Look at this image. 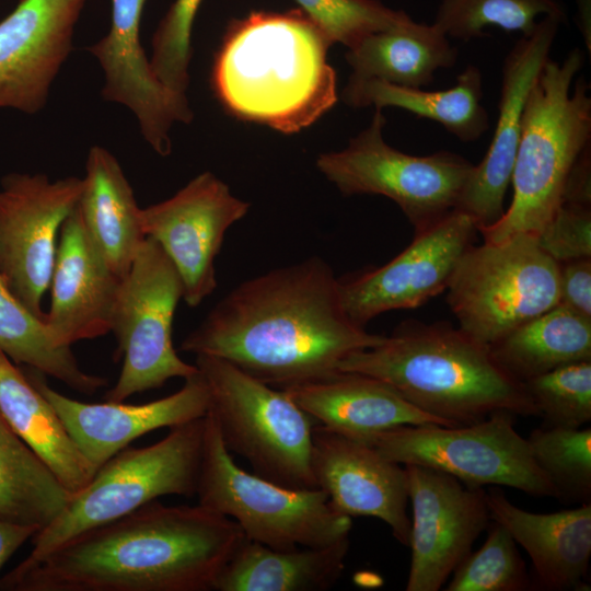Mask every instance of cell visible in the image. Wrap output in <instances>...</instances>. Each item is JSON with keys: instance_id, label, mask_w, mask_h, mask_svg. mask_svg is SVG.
Segmentation results:
<instances>
[{"instance_id": "1", "label": "cell", "mask_w": 591, "mask_h": 591, "mask_svg": "<svg viewBox=\"0 0 591 591\" xmlns=\"http://www.w3.org/2000/svg\"><path fill=\"white\" fill-rule=\"evenodd\" d=\"M384 337L348 317L338 278L324 259L311 256L234 287L181 350L219 357L282 389L337 371L344 358Z\"/></svg>"}, {"instance_id": "2", "label": "cell", "mask_w": 591, "mask_h": 591, "mask_svg": "<svg viewBox=\"0 0 591 591\" xmlns=\"http://www.w3.org/2000/svg\"><path fill=\"white\" fill-rule=\"evenodd\" d=\"M245 538L201 505L153 500L0 578L1 591H210Z\"/></svg>"}, {"instance_id": "3", "label": "cell", "mask_w": 591, "mask_h": 591, "mask_svg": "<svg viewBox=\"0 0 591 591\" xmlns=\"http://www.w3.org/2000/svg\"><path fill=\"white\" fill-rule=\"evenodd\" d=\"M332 45L300 9L252 11L227 28L212 66L213 92L239 119L299 132L338 100L327 62Z\"/></svg>"}, {"instance_id": "4", "label": "cell", "mask_w": 591, "mask_h": 591, "mask_svg": "<svg viewBox=\"0 0 591 591\" xmlns=\"http://www.w3.org/2000/svg\"><path fill=\"white\" fill-rule=\"evenodd\" d=\"M338 370L387 383L449 426L474 424L496 412L537 416L524 384L496 361L489 346L448 322L404 320L381 344L344 358Z\"/></svg>"}, {"instance_id": "5", "label": "cell", "mask_w": 591, "mask_h": 591, "mask_svg": "<svg viewBox=\"0 0 591 591\" xmlns=\"http://www.w3.org/2000/svg\"><path fill=\"white\" fill-rule=\"evenodd\" d=\"M583 53L561 61L548 58L530 88L514 160L512 199L503 216L478 230L484 242L519 234L537 236L563 204L568 175L591 141V97L583 77Z\"/></svg>"}, {"instance_id": "6", "label": "cell", "mask_w": 591, "mask_h": 591, "mask_svg": "<svg viewBox=\"0 0 591 591\" xmlns=\"http://www.w3.org/2000/svg\"><path fill=\"white\" fill-rule=\"evenodd\" d=\"M196 496L235 521L246 538L275 549L325 546L351 531V518L334 510L324 490L289 488L241 468L209 412Z\"/></svg>"}, {"instance_id": "7", "label": "cell", "mask_w": 591, "mask_h": 591, "mask_svg": "<svg viewBox=\"0 0 591 591\" xmlns=\"http://www.w3.org/2000/svg\"><path fill=\"white\" fill-rule=\"evenodd\" d=\"M195 366L209 392V413L230 453L244 457L256 475L276 484L318 488L311 468L316 422L285 391L219 357L196 355Z\"/></svg>"}, {"instance_id": "8", "label": "cell", "mask_w": 591, "mask_h": 591, "mask_svg": "<svg viewBox=\"0 0 591 591\" xmlns=\"http://www.w3.org/2000/svg\"><path fill=\"white\" fill-rule=\"evenodd\" d=\"M205 417L170 428L160 441L125 448L107 460L62 511L32 537L38 559L89 529L114 521L165 495H196Z\"/></svg>"}, {"instance_id": "9", "label": "cell", "mask_w": 591, "mask_h": 591, "mask_svg": "<svg viewBox=\"0 0 591 591\" xmlns=\"http://www.w3.org/2000/svg\"><path fill=\"white\" fill-rule=\"evenodd\" d=\"M445 291L457 327L489 346L558 304L559 266L533 235L473 244Z\"/></svg>"}, {"instance_id": "10", "label": "cell", "mask_w": 591, "mask_h": 591, "mask_svg": "<svg viewBox=\"0 0 591 591\" xmlns=\"http://www.w3.org/2000/svg\"><path fill=\"white\" fill-rule=\"evenodd\" d=\"M385 123L382 109L375 108L370 124L346 148L320 154L316 166L345 196L393 200L417 233L455 209L474 164L450 151L402 152L384 140Z\"/></svg>"}, {"instance_id": "11", "label": "cell", "mask_w": 591, "mask_h": 591, "mask_svg": "<svg viewBox=\"0 0 591 591\" xmlns=\"http://www.w3.org/2000/svg\"><path fill=\"white\" fill-rule=\"evenodd\" d=\"M514 417L496 412L470 425H404L376 434L370 445L401 465L439 470L470 487L506 486L558 499L526 438L514 429Z\"/></svg>"}, {"instance_id": "12", "label": "cell", "mask_w": 591, "mask_h": 591, "mask_svg": "<svg viewBox=\"0 0 591 591\" xmlns=\"http://www.w3.org/2000/svg\"><path fill=\"white\" fill-rule=\"evenodd\" d=\"M183 296L175 266L159 243L146 236L121 279L113 312L115 357L124 361L117 382L104 395L107 402H124L198 371L183 361L173 346V320Z\"/></svg>"}, {"instance_id": "13", "label": "cell", "mask_w": 591, "mask_h": 591, "mask_svg": "<svg viewBox=\"0 0 591 591\" xmlns=\"http://www.w3.org/2000/svg\"><path fill=\"white\" fill-rule=\"evenodd\" d=\"M83 178L9 173L0 183V275L35 315L44 318L61 225L79 204Z\"/></svg>"}, {"instance_id": "14", "label": "cell", "mask_w": 591, "mask_h": 591, "mask_svg": "<svg viewBox=\"0 0 591 591\" xmlns=\"http://www.w3.org/2000/svg\"><path fill=\"white\" fill-rule=\"evenodd\" d=\"M478 228L466 213L453 209L438 222L415 233L412 243L383 266L338 278L343 308L357 325L393 310L415 309L447 290Z\"/></svg>"}, {"instance_id": "15", "label": "cell", "mask_w": 591, "mask_h": 591, "mask_svg": "<svg viewBox=\"0 0 591 591\" xmlns=\"http://www.w3.org/2000/svg\"><path fill=\"white\" fill-rule=\"evenodd\" d=\"M248 209V202L209 171L172 197L140 209L142 231L175 266L188 306H198L217 288L215 262L225 233Z\"/></svg>"}, {"instance_id": "16", "label": "cell", "mask_w": 591, "mask_h": 591, "mask_svg": "<svg viewBox=\"0 0 591 591\" xmlns=\"http://www.w3.org/2000/svg\"><path fill=\"white\" fill-rule=\"evenodd\" d=\"M412 503L407 591H438L490 523L486 491L431 467L403 465Z\"/></svg>"}, {"instance_id": "17", "label": "cell", "mask_w": 591, "mask_h": 591, "mask_svg": "<svg viewBox=\"0 0 591 591\" xmlns=\"http://www.w3.org/2000/svg\"><path fill=\"white\" fill-rule=\"evenodd\" d=\"M566 22L555 15L543 16L534 32L521 36L505 58L494 136L483 160L474 164L455 207L468 215L478 230L493 225L505 213L525 101L536 74L549 58L559 25Z\"/></svg>"}, {"instance_id": "18", "label": "cell", "mask_w": 591, "mask_h": 591, "mask_svg": "<svg viewBox=\"0 0 591 591\" xmlns=\"http://www.w3.org/2000/svg\"><path fill=\"white\" fill-rule=\"evenodd\" d=\"M86 0H19L0 21V109L35 114L72 50Z\"/></svg>"}, {"instance_id": "19", "label": "cell", "mask_w": 591, "mask_h": 591, "mask_svg": "<svg viewBox=\"0 0 591 591\" xmlns=\"http://www.w3.org/2000/svg\"><path fill=\"white\" fill-rule=\"evenodd\" d=\"M147 0H112L109 30L88 47L103 72L102 96L132 112L140 132L160 155L171 153L174 124H188L193 112L184 94H177L154 74L140 43V23Z\"/></svg>"}, {"instance_id": "20", "label": "cell", "mask_w": 591, "mask_h": 591, "mask_svg": "<svg viewBox=\"0 0 591 591\" xmlns=\"http://www.w3.org/2000/svg\"><path fill=\"white\" fill-rule=\"evenodd\" d=\"M311 468L334 510L349 518H378L402 545L408 546V485L403 465L386 459L372 445L316 424Z\"/></svg>"}, {"instance_id": "21", "label": "cell", "mask_w": 591, "mask_h": 591, "mask_svg": "<svg viewBox=\"0 0 591 591\" xmlns=\"http://www.w3.org/2000/svg\"><path fill=\"white\" fill-rule=\"evenodd\" d=\"M26 375L50 403L94 473L141 436L205 417L209 412V392L199 371L186 378L177 392L140 405L80 402L51 389L38 370L31 368Z\"/></svg>"}, {"instance_id": "22", "label": "cell", "mask_w": 591, "mask_h": 591, "mask_svg": "<svg viewBox=\"0 0 591 591\" xmlns=\"http://www.w3.org/2000/svg\"><path fill=\"white\" fill-rule=\"evenodd\" d=\"M120 282L91 239L77 205L61 225L49 285L51 303L45 324L53 343L71 347L109 333Z\"/></svg>"}, {"instance_id": "23", "label": "cell", "mask_w": 591, "mask_h": 591, "mask_svg": "<svg viewBox=\"0 0 591 591\" xmlns=\"http://www.w3.org/2000/svg\"><path fill=\"white\" fill-rule=\"evenodd\" d=\"M317 425L370 445L379 433L404 425H441L387 383L359 372L335 371L280 389Z\"/></svg>"}, {"instance_id": "24", "label": "cell", "mask_w": 591, "mask_h": 591, "mask_svg": "<svg viewBox=\"0 0 591 591\" xmlns=\"http://www.w3.org/2000/svg\"><path fill=\"white\" fill-rule=\"evenodd\" d=\"M490 519L529 554L535 583L548 591L579 590L591 557V503L552 513L513 505L500 490L486 493Z\"/></svg>"}, {"instance_id": "25", "label": "cell", "mask_w": 591, "mask_h": 591, "mask_svg": "<svg viewBox=\"0 0 591 591\" xmlns=\"http://www.w3.org/2000/svg\"><path fill=\"white\" fill-rule=\"evenodd\" d=\"M78 207L105 262L123 279L146 234L131 185L116 158L101 146L89 151Z\"/></svg>"}, {"instance_id": "26", "label": "cell", "mask_w": 591, "mask_h": 591, "mask_svg": "<svg viewBox=\"0 0 591 591\" xmlns=\"http://www.w3.org/2000/svg\"><path fill=\"white\" fill-rule=\"evenodd\" d=\"M349 545L348 536L325 546L275 549L245 537L212 590H328L344 571Z\"/></svg>"}, {"instance_id": "27", "label": "cell", "mask_w": 591, "mask_h": 591, "mask_svg": "<svg viewBox=\"0 0 591 591\" xmlns=\"http://www.w3.org/2000/svg\"><path fill=\"white\" fill-rule=\"evenodd\" d=\"M345 56L352 70L348 81L380 80L421 89L433 81L437 70L452 68L459 53L433 23H418L408 15L364 36Z\"/></svg>"}, {"instance_id": "28", "label": "cell", "mask_w": 591, "mask_h": 591, "mask_svg": "<svg viewBox=\"0 0 591 591\" xmlns=\"http://www.w3.org/2000/svg\"><path fill=\"white\" fill-rule=\"evenodd\" d=\"M0 412L11 428L76 494L95 474L50 403L7 355L0 351Z\"/></svg>"}, {"instance_id": "29", "label": "cell", "mask_w": 591, "mask_h": 591, "mask_svg": "<svg viewBox=\"0 0 591 591\" xmlns=\"http://www.w3.org/2000/svg\"><path fill=\"white\" fill-rule=\"evenodd\" d=\"M343 100L352 107L387 106L405 109L417 117L439 123L461 141L479 139L489 127L488 114L482 104L483 76L468 65L447 90L424 91L390 84L380 80L348 81Z\"/></svg>"}, {"instance_id": "30", "label": "cell", "mask_w": 591, "mask_h": 591, "mask_svg": "<svg viewBox=\"0 0 591 591\" xmlns=\"http://www.w3.org/2000/svg\"><path fill=\"white\" fill-rule=\"evenodd\" d=\"M489 349L496 361L523 383L558 367L591 360V318L557 304Z\"/></svg>"}, {"instance_id": "31", "label": "cell", "mask_w": 591, "mask_h": 591, "mask_svg": "<svg viewBox=\"0 0 591 591\" xmlns=\"http://www.w3.org/2000/svg\"><path fill=\"white\" fill-rule=\"evenodd\" d=\"M72 495L0 412V519L39 531Z\"/></svg>"}, {"instance_id": "32", "label": "cell", "mask_w": 591, "mask_h": 591, "mask_svg": "<svg viewBox=\"0 0 591 591\" xmlns=\"http://www.w3.org/2000/svg\"><path fill=\"white\" fill-rule=\"evenodd\" d=\"M0 351L14 363L38 370L79 393L92 395L107 384L105 378L80 368L71 347H59L53 343L44 318L22 303L1 275Z\"/></svg>"}, {"instance_id": "33", "label": "cell", "mask_w": 591, "mask_h": 591, "mask_svg": "<svg viewBox=\"0 0 591 591\" xmlns=\"http://www.w3.org/2000/svg\"><path fill=\"white\" fill-rule=\"evenodd\" d=\"M542 15L567 21L560 0H442L432 23L448 37L470 42L487 26L530 36Z\"/></svg>"}, {"instance_id": "34", "label": "cell", "mask_w": 591, "mask_h": 591, "mask_svg": "<svg viewBox=\"0 0 591 591\" xmlns=\"http://www.w3.org/2000/svg\"><path fill=\"white\" fill-rule=\"evenodd\" d=\"M533 459L558 499L591 502V428L540 427L526 438Z\"/></svg>"}, {"instance_id": "35", "label": "cell", "mask_w": 591, "mask_h": 591, "mask_svg": "<svg viewBox=\"0 0 591 591\" xmlns=\"http://www.w3.org/2000/svg\"><path fill=\"white\" fill-rule=\"evenodd\" d=\"M483 546L453 571L448 591H525L533 586L511 534L496 521Z\"/></svg>"}, {"instance_id": "36", "label": "cell", "mask_w": 591, "mask_h": 591, "mask_svg": "<svg viewBox=\"0 0 591 591\" xmlns=\"http://www.w3.org/2000/svg\"><path fill=\"white\" fill-rule=\"evenodd\" d=\"M523 384L543 427L581 428L591 421V360L558 367Z\"/></svg>"}, {"instance_id": "37", "label": "cell", "mask_w": 591, "mask_h": 591, "mask_svg": "<svg viewBox=\"0 0 591 591\" xmlns=\"http://www.w3.org/2000/svg\"><path fill=\"white\" fill-rule=\"evenodd\" d=\"M331 40L348 48L364 36L386 30L408 16L379 0H294Z\"/></svg>"}, {"instance_id": "38", "label": "cell", "mask_w": 591, "mask_h": 591, "mask_svg": "<svg viewBox=\"0 0 591 591\" xmlns=\"http://www.w3.org/2000/svg\"><path fill=\"white\" fill-rule=\"evenodd\" d=\"M201 2L174 0L152 37V70L162 84L177 94L186 95L189 85L193 24Z\"/></svg>"}, {"instance_id": "39", "label": "cell", "mask_w": 591, "mask_h": 591, "mask_svg": "<svg viewBox=\"0 0 591 591\" xmlns=\"http://www.w3.org/2000/svg\"><path fill=\"white\" fill-rule=\"evenodd\" d=\"M536 241L558 264L591 257V207L561 204Z\"/></svg>"}, {"instance_id": "40", "label": "cell", "mask_w": 591, "mask_h": 591, "mask_svg": "<svg viewBox=\"0 0 591 591\" xmlns=\"http://www.w3.org/2000/svg\"><path fill=\"white\" fill-rule=\"evenodd\" d=\"M558 304L591 318V257L559 263Z\"/></svg>"}, {"instance_id": "41", "label": "cell", "mask_w": 591, "mask_h": 591, "mask_svg": "<svg viewBox=\"0 0 591 591\" xmlns=\"http://www.w3.org/2000/svg\"><path fill=\"white\" fill-rule=\"evenodd\" d=\"M563 204L591 207V153L587 148L573 164L563 195Z\"/></svg>"}, {"instance_id": "42", "label": "cell", "mask_w": 591, "mask_h": 591, "mask_svg": "<svg viewBox=\"0 0 591 591\" xmlns=\"http://www.w3.org/2000/svg\"><path fill=\"white\" fill-rule=\"evenodd\" d=\"M38 529L20 525L0 519V570L10 557L30 538Z\"/></svg>"}]
</instances>
